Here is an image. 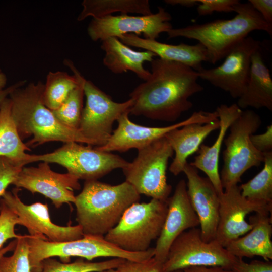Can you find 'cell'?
<instances>
[{
    "instance_id": "1",
    "label": "cell",
    "mask_w": 272,
    "mask_h": 272,
    "mask_svg": "<svg viewBox=\"0 0 272 272\" xmlns=\"http://www.w3.org/2000/svg\"><path fill=\"white\" fill-rule=\"evenodd\" d=\"M149 77L130 93L134 100L129 114L174 122L190 109L189 98L203 88L198 72L184 64L160 58L150 62Z\"/></svg>"
},
{
    "instance_id": "2",
    "label": "cell",
    "mask_w": 272,
    "mask_h": 272,
    "mask_svg": "<svg viewBox=\"0 0 272 272\" xmlns=\"http://www.w3.org/2000/svg\"><path fill=\"white\" fill-rule=\"evenodd\" d=\"M19 87L9 94L11 112L22 140L31 137L25 144L34 147L45 143L75 142L92 146L79 129L61 123L42 100L44 84L38 81Z\"/></svg>"
},
{
    "instance_id": "3",
    "label": "cell",
    "mask_w": 272,
    "mask_h": 272,
    "mask_svg": "<svg viewBox=\"0 0 272 272\" xmlns=\"http://www.w3.org/2000/svg\"><path fill=\"white\" fill-rule=\"evenodd\" d=\"M233 10L236 15L232 19L172 28L167 32L168 38L183 37L198 41L207 50L208 62L215 64L251 32L262 30L271 36L272 24L267 23L248 2H238Z\"/></svg>"
},
{
    "instance_id": "4",
    "label": "cell",
    "mask_w": 272,
    "mask_h": 272,
    "mask_svg": "<svg viewBox=\"0 0 272 272\" xmlns=\"http://www.w3.org/2000/svg\"><path fill=\"white\" fill-rule=\"evenodd\" d=\"M140 198V194L126 181L114 185L97 180L85 181L74 202L78 225L83 235L104 236Z\"/></svg>"
},
{
    "instance_id": "5",
    "label": "cell",
    "mask_w": 272,
    "mask_h": 272,
    "mask_svg": "<svg viewBox=\"0 0 272 272\" xmlns=\"http://www.w3.org/2000/svg\"><path fill=\"white\" fill-rule=\"evenodd\" d=\"M27 241L31 272H41L42 261L56 256L66 261L74 256L85 258L88 261L99 257H113L143 261L154 257L155 252L154 248L150 247L142 252L125 251L100 235H83L79 239L56 242L28 235Z\"/></svg>"
},
{
    "instance_id": "6",
    "label": "cell",
    "mask_w": 272,
    "mask_h": 272,
    "mask_svg": "<svg viewBox=\"0 0 272 272\" xmlns=\"http://www.w3.org/2000/svg\"><path fill=\"white\" fill-rule=\"evenodd\" d=\"M167 210V201L152 198L148 202H135L125 211L104 238L125 251H146L151 242L159 237Z\"/></svg>"
},
{
    "instance_id": "7",
    "label": "cell",
    "mask_w": 272,
    "mask_h": 272,
    "mask_svg": "<svg viewBox=\"0 0 272 272\" xmlns=\"http://www.w3.org/2000/svg\"><path fill=\"white\" fill-rule=\"evenodd\" d=\"M262 124L260 116L252 110H242L231 124L229 134L224 139V164L220 174L223 189L238 185L248 169L263 162L264 154L252 145L250 137Z\"/></svg>"
},
{
    "instance_id": "8",
    "label": "cell",
    "mask_w": 272,
    "mask_h": 272,
    "mask_svg": "<svg viewBox=\"0 0 272 272\" xmlns=\"http://www.w3.org/2000/svg\"><path fill=\"white\" fill-rule=\"evenodd\" d=\"M138 151L122 169L125 181L139 194L166 201L172 190L166 177L169 160L174 154L171 146L164 137Z\"/></svg>"
},
{
    "instance_id": "9",
    "label": "cell",
    "mask_w": 272,
    "mask_h": 272,
    "mask_svg": "<svg viewBox=\"0 0 272 272\" xmlns=\"http://www.w3.org/2000/svg\"><path fill=\"white\" fill-rule=\"evenodd\" d=\"M38 161L60 165L67 173L85 181L97 180L115 169H122L128 163L118 155L75 142L64 143L51 153L30 154L27 164Z\"/></svg>"
},
{
    "instance_id": "10",
    "label": "cell",
    "mask_w": 272,
    "mask_h": 272,
    "mask_svg": "<svg viewBox=\"0 0 272 272\" xmlns=\"http://www.w3.org/2000/svg\"><path fill=\"white\" fill-rule=\"evenodd\" d=\"M237 258L230 253L216 240L205 241L200 228L188 229L172 243L166 260L164 272H174L195 266H220L232 269Z\"/></svg>"
},
{
    "instance_id": "11",
    "label": "cell",
    "mask_w": 272,
    "mask_h": 272,
    "mask_svg": "<svg viewBox=\"0 0 272 272\" xmlns=\"http://www.w3.org/2000/svg\"><path fill=\"white\" fill-rule=\"evenodd\" d=\"M85 106L83 108L79 130L96 147L104 146L113 132L114 122L129 111L134 100L130 98L119 103L97 87L92 82L84 84Z\"/></svg>"
},
{
    "instance_id": "12",
    "label": "cell",
    "mask_w": 272,
    "mask_h": 272,
    "mask_svg": "<svg viewBox=\"0 0 272 272\" xmlns=\"http://www.w3.org/2000/svg\"><path fill=\"white\" fill-rule=\"evenodd\" d=\"M171 15L162 7H158L155 14L142 16H130L127 14L109 15L93 18L88 25L87 32L94 41H102L109 37L119 38L126 34H134L144 38L156 40L163 32L173 28L169 21Z\"/></svg>"
},
{
    "instance_id": "13",
    "label": "cell",
    "mask_w": 272,
    "mask_h": 272,
    "mask_svg": "<svg viewBox=\"0 0 272 272\" xmlns=\"http://www.w3.org/2000/svg\"><path fill=\"white\" fill-rule=\"evenodd\" d=\"M129 111L117 119L118 126L104 146L95 148L102 151L125 152L131 149H141L164 137L171 131L193 123L206 124L218 120L217 113L205 111L194 112L188 118L177 123L164 127H148L131 121Z\"/></svg>"
},
{
    "instance_id": "14",
    "label": "cell",
    "mask_w": 272,
    "mask_h": 272,
    "mask_svg": "<svg viewBox=\"0 0 272 272\" xmlns=\"http://www.w3.org/2000/svg\"><path fill=\"white\" fill-rule=\"evenodd\" d=\"M260 47L259 41L247 36L231 49L220 65L197 71L199 78L238 98L248 82L252 55Z\"/></svg>"
},
{
    "instance_id": "15",
    "label": "cell",
    "mask_w": 272,
    "mask_h": 272,
    "mask_svg": "<svg viewBox=\"0 0 272 272\" xmlns=\"http://www.w3.org/2000/svg\"><path fill=\"white\" fill-rule=\"evenodd\" d=\"M20 190L15 187L11 191H6L1 196L2 199L17 214L20 225L26 228L30 235L56 242L72 241L83 236L79 225L61 226L53 223L47 204L39 202L25 204L18 195Z\"/></svg>"
},
{
    "instance_id": "16",
    "label": "cell",
    "mask_w": 272,
    "mask_h": 272,
    "mask_svg": "<svg viewBox=\"0 0 272 272\" xmlns=\"http://www.w3.org/2000/svg\"><path fill=\"white\" fill-rule=\"evenodd\" d=\"M272 205L253 201L243 197L239 186L235 185L220 195L219 219L215 239L225 247L243 236L252 228L246 220L251 213L271 214Z\"/></svg>"
},
{
    "instance_id": "17",
    "label": "cell",
    "mask_w": 272,
    "mask_h": 272,
    "mask_svg": "<svg viewBox=\"0 0 272 272\" xmlns=\"http://www.w3.org/2000/svg\"><path fill=\"white\" fill-rule=\"evenodd\" d=\"M79 179L69 173L52 170L49 163L42 162L37 167H23L13 182L16 188H24L32 193H40L60 208L64 203H74V190L81 188Z\"/></svg>"
},
{
    "instance_id": "18",
    "label": "cell",
    "mask_w": 272,
    "mask_h": 272,
    "mask_svg": "<svg viewBox=\"0 0 272 272\" xmlns=\"http://www.w3.org/2000/svg\"><path fill=\"white\" fill-rule=\"evenodd\" d=\"M167 202V215L154 247V257L163 263L176 238L183 232L199 226L198 218L189 200L186 182L184 179L178 182L173 194L168 198Z\"/></svg>"
},
{
    "instance_id": "19",
    "label": "cell",
    "mask_w": 272,
    "mask_h": 272,
    "mask_svg": "<svg viewBox=\"0 0 272 272\" xmlns=\"http://www.w3.org/2000/svg\"><path fill=\"white\" fill-rule=\"evenodd\" d=\"M185 174L187 192L199 221L202 239L206 242L215 239L219 219L220 195L208 178L201 177L197 169L188 162Z\"/></svg>"
},
{
    "instance_id": "20",
    "label": "cell",
    "mask_w": 272,
    "mask_h": 272,
    "mask_svg": "<svg viewBox=\"0 0 272 272\" xmlns=\"http://www.w3.org/2000/svg\"><path fill=\"white\" fill-rule=\"evenodd\" d=\"M220 121L218 135L211 146L201 144L198 155L190 164L204 172L219 195L224 192L220 173L219 160L222 144L231 124L240 115L242 110L236 104H221L215 110Z\"/></svg>"
},
{
    "instance_id": "21",
    "label": "cell",
    "mask_w": 272,
    "mask_h": 272,
    "mask_svg": "<svg viewBox=\"0 0 272 272\" xmlns=\"http://www.w3.org/2000/svg\"><path fill=\"white\" fill-rule=\"evenodd\" d=\"M123 44L150 51L160 58L179 62L197 72L202 67L203 61H208L207 52L199 43L195 45L180 43L168 44L156 40L143 38L134 34H126L118 38Z\"/></svg>"
},
{
    "instance_id": "22",
    "label": "cell",
    "mask_w": 272,
    "mask_h": 272,
    "mask_svg": "<svg viewBox=\"0 0 272 272\" xmlns=\"http://www.w3.org/2000/svg\"><path fill=\"white\" fill-rule=\"evenodd\" d=\"M271 214L255 213L249 218L252 229L243 236L231 241L226 249L238 258L262 257L272 259Z\"/></svg>"
},
{
    "instance_id": "23",
    "label": "cell",
    "mask_w": 272,
    "mask_h": 272,
    "mask_svg": "<svg viewBox=\"0 0 272 272\" xmlns=\"http://www.w3.org/2000/svg\"><path fill=\"white\" fill-rule=\"evenodd\" d=\"M219 127V119L206 124H189L166 134L165 137L175 153L170 172L174 176L183 172L188 157L198 151L203 140Z\"/></svg>"
},
{
    "instance_id": "24",
    "label": "cell",
    "mask_w": 272,
    "mask_h": 272,
    "mask_svg": "<svg viewBox=\"0 0 272 272\" xmlns=\"http://www.w3.org/2000/svg\"><path fill=\"white\" fill-rule=\"evenodd\" d=\"M101 48L105 52L103 63L114 74L128 71L146 81L151 73L143 66L145 61L151 62L157 56L150 51H136L123 44L117 37H109L101 41Z\"/></svg>"
},
{
    "instance_id": "25",
    "label": "cell",
    "mask_w": 272,
    "mask_h": 272,
    "mask_svg": "<svg viewBox=\"0 0 272 272\" xmlns=\"http://www.w3.org/2000/svg\"><path fill=\"white\" fill-rule=\"evenodd\" d=\"M238 99L236 104L242 110L250 107L272 111V79L260 49L252 55L248 82Z\"/></svg>"
},
{
    "instance_id": "26",
    "label": "cell",
    "mask_w": 272,
    "mask_h": 272,
    "mask_svg": "<svg viewBox=\"0 0 272 272\" xmlns=\"http://www.w3.org/2000/svg\"><path fill=\"white\" fill-rule=\"evenodd\" d=\"M12 102L7 97L0 107V157H5L18 164L25 166L30 151L20 137L12 117Z\"/></svg>"
},
{
    "instance_id": "27",
    "label": "cell",
    "mask_w": 272,
    "mask_h": 272,
    "mask_svg": "<svg viewBox=\"0 0 272 272\" xmlns=\"http://www.w3.org/2000/svg\"><path fill=\"white\" fill-rule=\"evenodd\" d=\"M82 5L83 9L77 17L79 21L89 17L101 18L115 12L142 15L152 14L148 0H84Z\"/></svg>"
},
{
    "instance_id": "28",
    "label": "cell",
    "mask_w": 272,
    "mask_h": 272,
    "mask_svg": "<svg viewBox=\"0 0 272 272\" xmlns=\"http://www.w3.org/2000/svg\"><path fill=\"white\" fill-rule=\"evenodd\" d=\"M73 72L71 75L65 72H49L44 84L42 100L45 106L51 111L57 109L70 93L77 85L79 72L70 60L64 62Z\"/></svg>"
},
{
    "instance_id": "29",
    "label": "cell",
    "mask_w": 272,
    "mask_h": 272,
    "mask_svg": "<svg viewBox=\"0 0 272 272\" xmlns=\"http://www.w3.org/2000/svg\"><path fill=\"white\" fill-rule=\"evenodd\" d=\"M263 154V169L239 188L245 198L272 205V151Z\"/></svg>"
},
{
    "instance_id": "30",
    "label": "cell",
    "mask_w": 272,
    "mask_h": 272,
    "mask_svg": "<svg viewBox=\"0 0 272 272\" xmlns=\"http://www.w3.org/2000/svg\"><path fill=\"white\" fill-rule=\"evenodd\" d=\"M79 82L70 93L61 105L52 111L56 118L63 125L75 129H79L82 111L86 79L79 72Z\"/></svg>"
},
{
    "instance_id": "31",
    "label": "cell",
    "mask_w": 272,
    "mask_h": 272,
    "mask_svg": "<svg viewBox=\"0 0 272 272\" xmlns=\"http://www.w3.org/2000/svg\"><path fill=\"white\" fill-rule=\"evenodd\" d=\"M125 260L122 258H113L94 262L79 259L73 262L64 263L51 257L42 261L41 272H102L110 269H116Z\"/></svg>"
},
{
    "instance_id": "32",
    "label": "cell",
    "mask_w": 272,
    "mask_h": 272,
    "mask_svg": "<svg viewBox=\"0 0 272 272\" xmlns=\"http://www.w3.org/2000/svg\"><path fill=\"white\" fill-rule=\"evenodd\" d=\"M27 236L22 235L17 239L13 254L0 258V272H31Z\"/></svg>"
},
{
    "instance_id": "33",
    "label": "cell",
    "mask_w": 272,
    "mask_h": 272,
    "mask_svg": "<svg viewBox=\"0 0 272 272\" xmlns=\"http://www.w3.org/2000/svg\"><path fill=\"white\" fill-rule=\"evenodd\" d=\"M20 225L17 214L4 201L0 200V248L9 239H18L22 235L16 234L15 226Z\"/></svg>"
},
{
    "instance_id": "34",
    "label": "cell",
    "mask_w": 272,
    "mask_h": 272,
    "mask_svg": "<svg viewBox=\"0 0 272 272\" xmlns=\"http://www.w3.org/2000/svg\"><path fill=\"white\" fill-rule=\"evenodd\" d=\"M23 167L5 157H0V196L6 191L8 186L12 184Z\"/></svg>"
},
{
    "instance_id": "35",
    "label": "cell",
    "mask_w": 272,
    "mask_h": 272,
    "mask_svg": "<svg viewBox=\"0 0 272 272\" xmlns=\"http://www.w3.org/2000/svg\"><path fill=\"white\" fill-rule=\"evenodd\" d=\"M163 264L153 257L143 261L125 260L116 269L118 272H164Z\"/></svg>"
},
{
    "instance_id": "36",
    "label": "cell",
    "mask_w": 272,
    "mask_h": 272,
    "mask_svg": "<svg viewBox=\"0 0 272 272\" xmlns=\"http://www.w3.org/2000/svg\"><path fill=\"white\" fill-rule=\"evenodd\" d=\"M197 11L199 16L211 15L214 12H233V6L238 0H198Z\"/></svg>"
},
{
    "instance_id": "37",
    "label": "cell",
    "mask_w": 272,
    "mask_h": 272,
    "mask_svg": "<svg viewBox=\"0 0 272 272\" xmlns=\"http://www.w3.org/2000/svg\"><path fill=\"white\" fill-rule=\"evenodd\" d=\"M235 272H272V263L270 261L254 260L250 263L242 258H238L232 268Z\"/></svg>"
},
{
    "instance_id": "38",
    "label": "cell",
    "mask_w": 272,
    "mask_h": 272,
    "mask_svg": "<svg viewBox=\"0 0 272 272\" xmlns=\"http://www.w3.org/2000/svg\"><path fill=\"white\" fill-rule=\"evenodd\" d=\"M250 140L259 152L264 153L272 151V125L267 126L265 131L262 133L251 135Z\"/></svg>"
},
{
    "instance_id": "39",
    "label": "cell",
    "mask_w": 272,
    "mask_h": 272,
    "mask_svg": "<svg viewBox=\"0 0 272 272\" xmlns=\"http://www.w3.org/2000/svg\"><path fill=\"white\" fill-rule=\"evenodd\" d=\"M248 2L267 23L272 24L271 0H249Z\"/></svg>"
},
{
    "instance_id": "40",
    "label": "cell",
    "mask_w": 272,
    "mask_h": 272,
    "mask_svg": "<svg viewBox=\"0 0 272 272\" xmlns=\"http://www.w3.org/2000/svg\"><path fill=\"white\" fill-rule=\"evenodd\" d=\"M181 272H235L232 269L220 266H195L182 270Z\"/></svg>"
},
{
    "instance_id": "41",
    "label": "cell",
    "mask_w": 272,
    "mask_h": 272,
    "mask_svg": "<svg viewBox=\"0 0 272 272\" xmlns=\"http://www.w3.org/2000/svg\"><path fill=\"white\" fill-rule=\"evenodd\" d=\"M26 80L19 81L0 91V107L4 100L9 97L10 93L16 88L25 85Z\"/></svg>"
},
{
    "instance_id": "42",
    "label": "cell",
    "mask_w": 272,
    "mask_h": 272,
    "mask_svg": "<svg viewBox=\"0 0 272 272\" xmlns=\"http://www.w3.org/2000/svg\"><path fill=\"white\" fill-rule=\"evenodd\" d=\"M167 4L172 6L179 5L185 7H193L199 4L198 0H165Z\"/></svg>"
},
{
    "instance_id": "43",
    "label": "cell",
    "mask_w": 272,
    "mask_h": 272,
    "mask_svg": "<svg viewBox=\"0 0 272 272\" xmlns=\"http://www.w3.org/2000/svg\"><path fill=\"white\" fill-rule=\"evenodd\" d=\"M17 243V239H15L10 242L7 246L0 248V258L4 256L7 253L14 250Z\"/></svg>"
},
{
    "instance_id": "44",
    "label": "cell",
    "mask_w": 272,
    "mask_h": 272,
    "mask_svg": "<svg viewBox=\"0 0 272 272\" xmlns=\"http://www.w3.org/2000/svg\"><path fill=\"white\" fill-rule=\"evenodd\" d=\"M7 82L6 75L0 69V91L5 88Z\"/></svg>"
},
{
    "instance_id": "45",
    "label": "cell",
    "mask_w": 272,
    "mask_h": 272,
    "mask_svg": "<svg viewBox=\"0 0 272 272\" xmlns=\"http://www.w3.org/2000/svg\"><path fill=\"white\" fill-rule=\"evenodd\" d=\"M102 272H118L116 269H110Z\"/></svg>"
},
{
    "instance_id": "46",
    "label": "cell",
    "mask_w": 272,
    "mask_h": 272,
    "mask_svg": "<svg viewBox=\"0 0 272 272\" xmlns=\"http://www.w3.org/2000/svg\"><path fill=\"white\" fill-rule=\"evenodd\" d=\"M182 270H177V271H174V272H181Z\"/></svg>"
}]
</instances>
